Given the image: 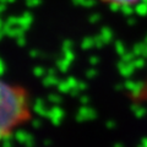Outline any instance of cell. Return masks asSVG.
<instances>
[{
	"label": "cell",
	"instance_id": "cell-1",
	"mask_svg": "<svg viewBox=\"0 0 147 147\" xmlns=\"http://www.w3.org/2000/svg\"><path fill=\"white\" fill-rule=\"evenodd\" d=\"M31 118V103L27 92L0 80V141L9 137Z\"/></svg>",
	"mask_w": 147,
	"mask_h": 147
},
{
	"label": "cell",
	"instance_id": "cell-2",
	"mask_svg": "<svg viewBox=\"0 0 147 147\" xmlns=\"http://www.w3.org/2000/svg\"><path fill=\"white\" fill-rule=\"evenodd\" d=\"M105 3H110V4H118V5H127V4H132L136 3L139 0H103Z\"/></svg>",
	"mask_w": 147,
	"mask_h": 147
}]
</instances>
